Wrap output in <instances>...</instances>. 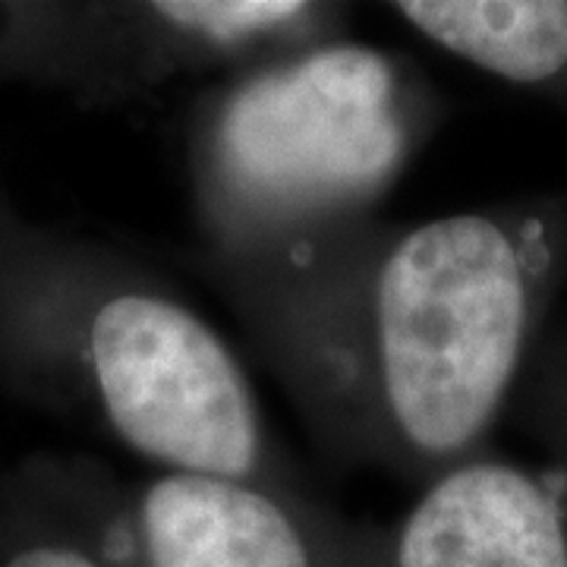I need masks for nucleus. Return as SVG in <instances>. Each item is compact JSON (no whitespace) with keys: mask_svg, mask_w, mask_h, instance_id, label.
I'll return each instance as SVG.
<instances>
[{"mask_svg":"<svg viewBox=\"0 0 567 567\" xmlns=\"http://www.w3.org/2000/svg\"><path fill=\"white\" fill-rule=\"evenodd\" d=\"M558 227L382 215L252 268L193 265L331 461L416 488L483 454L527 363Z\"/></svg>","mask_w":567,"mask_h":567,"instance_id":"f257e3e1","label":"nucleus"},{"mask_svg":"<svg viewBox=\"0 0 567 567\" xmlns=\"http://www.w3.org/2000/svg\"><path fill=\"white\" fill-rule=\"evenodd\" d=\"M0 388L152 470L309 488L240 357L126 246L0 186Z\"/></svg>","mask_w":567,"mask_h":567,"instance_id":"f03ea898","label":"nucleus"},{"mask_svg":"<svg viewBox=\"0 0 567 567\" xmlns=\"http://www.w3.org/2000/svg\"><path fill=\"white\" fill-rule=\"evenodd\" d=\"M442 121L416 61L350 35L212 80L186 121L189 262L252 268L379 218Z\"/></svg>","mask_w":567,"mask_h":567,"instance_id":"7ed1b4c3","label":"nucleus"},{"mask_svg":"<svg viewBox=\"0 0 567 567\" xmlns=\"http://www.w3.org/2000/svg\"><path fill=\"white\" fill-rule=\"evenodd\" d=\"M322 0H0V85L104 111L347 35Z\"/></svg>","mask_w":567,"mask_h":567,"instance_id":"20e7f679","label":"nucleus"},{"mask_svg":"<svg viewBox=\"0 0 567 567\" xmlns=\"http://www.w3.org/2000/svg\"><path fill=\"white\" fill-rule=\"evenodd\" d=\"M114 567H375L382 527L344 517L312 488L189 470L123 480L89 454H58Z\"/></svg>","mask_w":567,"mask_h":567,"instance_id":"39448f33","label":"nucleus"},{"mask_svg":"<svg viewBox=\"0 0 567 567\" xmlns=\"http://www.w3.org/2000/svg\"><path fill=\"white\" fill-rule=\"evenodd\" d=\"M375 567H567L565 511L524 466L476 454L382 527Z\"/></svg>","mask_w":567,"mask_h":567,"instance_id":"423d86ee","label":"nucleus"},{"mask_svg":"<svg viewBox=\"0 0 567 567\" xmlns=\"http://www.w3.org/2000/svg\"><path fill=\"white\" fill-rule=\"evenodd\" d=\"M382 10L514 85H555L567 73L565 0H394Z\"/></svg>","mask_w":567,"mask_h":567,"instance_id":"0eeeda50","label":"nucleus"},{"mask_svg":"<svg viewBox=\"0 0 567 567\" xmlns=\"http://www.w3.org/2000/svg\"><path fill=\"white\" fill-rule=\"evenodd\" d=\"M0 567H114L70 495L58 454L35 451L0 470Z\"/></svg>","mask_w":567,"mask_h":567,"instance_id":"6e6552de","label":"nucleus"}]
</instances>
